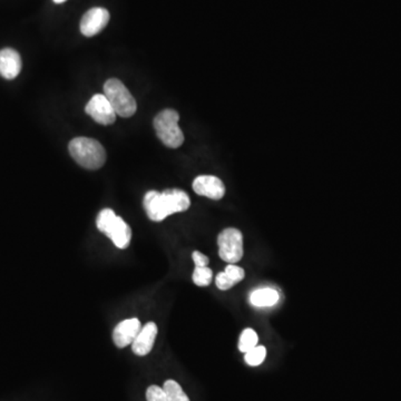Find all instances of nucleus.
I'll list each match as a JSON object with an SVG mask.
<instances>
[{
    "mask_svg": "<svg viewBox=\"0 0 401 401\" xmlns=\"http://www.w3.org/2000/svg\"><path fill=\"white\" fill-rule=\"evenodd\" d=\"M163 197L164 205H165L166 212L169 215L190 209L191 199L186 192L180 188H169L165 191L160 192Z\"/></svg>",
    "mask_w": 401,
    "mask_h": 401,
    "instance_id": "nucleus-11",
    "label": "nucleus"
},
{
    "mask_svg": "<svg viewBox=\"0 0 401 401\" xmlns=\"http://www.w3.org/2000/svg\"><path fill=\"white\" fill-rule=\"evenodd\" d=\"M54 3H63L66 1V0H53Z\"/></svg>",
    "mask_w": 401,
    "mask_h": 401,
    "instance_id": "nucleus-22",
    "label": "nucleus"
},
{
    "mask_svg": "<svg viewBox=\"0 0 401 401\" xmlns=\"http://www.w3.org/2000/svg\"><path fill=\"white\" fill-rule=\"evenodd\" d=\"M104 95L119 116L128 119L136 113L137 104L135 98L126 89V86L117 78H111L104 84Z\"/></svg>",
    "mask_w": 401,
    "mask_h": 401,
    "instance_id": "nucleus-4",
    "label": "nucleus"
},
{
    "mask_svg": "<svg viewBox=\"0 0 401 401\" xmlns=\"http://www.w3.org/2000/svg\"><path fill=\"white\" fill-rule=\"evenodd\" d=\"M142 326L139 319L132 318L119 322L113 331V341L117 348H125L135 340L141 331Z\"/></svg>",
    "mask_w": 401,
    "mask_h": 401,
    "instance_id": "nucleus-9",
    "label": "nucleus"
},
{
    "mask_svg": "<svg viewBox=\"0 0 401 401\" xmlns=\"http://www.w3.org/2000/svg\"><path fill=\"white\" fill-rule=\"evenodd\" d=\"M146 400L147 401H169L166 397L165 391L163 387L160 388L158 386L153 385L147 388L146 391Z\"/></svg>",
    "mask_w": 401,
    "mask_h": 401,
    "instance_id": "nucleus-20",
    "label": "nucleus"
},
{
    "mask_svg": "<svg viewBox=\"0 0 401 401\" xmlns=\"http://www.w3.org/2000/svg\"><path fill=\"white\" fill-rule=\"evenodd\" d=\"M163 389L169 401H190L188 395L183 391L182 387L174 380H166L164 382Z\"/></svg>",
    "mask_w": 401,
    "mask_h": 401,
    "instance_id": "nucleus-16",
    "label": "nucleus"
},
{
    "mask_svg": "<svg viewBox=\"0 0 401 401\" xmlns=\"http://www.w3.org/2000/svg\"><path fill=\"white\" fill-rule=\"evenodd\" d=\"M145 212L149 219L154 222H160L165 220L169 214L166 212L162 193L158 191H149L145 194L144 201Z\"/></svg>",
    "mask_w": 401,
    "mask_h": 401,
    "instance_id": "nucleus-13",
    "label": "nucleus"
},
{
    "mask_svg": "<svg viewBox=\"0 0 401 401\" xmlns=\"http://www.w3.org/2000/svg\"><path fill=\"white\" fill-rule=\"evenodd\" d=\"M245 277V272L241 266L229 264L225 271L220 272L215 278V285L220 290H230Z\"/></svg>",
    "mask_w": 401,
    "mask_h": 401,
    "instance_id": "nucleus-14",
    "label": "nucleus"
},
{
    "mask_svg": "<svg viewBox=\"0 0 401 401\" xmlns=\"http://www.w3.org/2000/svg\"><path fill=\"white\" fill-rule=\"evenodd\" d=\"M22 59L18 52L11 48L0 50V75L6 80H14L22 70Z\"/></svg>",
    "mask_w": 401,
    "mask_h": 401,
    "instance_id": "nucleus-12",
    "label": "nucleus"
},
{
    "mask_svg": "<svg viewBox=\"0 0 401 401\" xmlns=\"http://www.w3.org/2000/svg\"><path fill=\"white\" fill-rule=\"evenodd\" d=\"M70 156L84 169H98L106 162L105 149L100 142L89 137H76L68 145Z\"/></svg>",
    "mask_w": 401,
    "mask_h": 401,
    "instance_id": "nucleus-1",
    "label": "nucleus"
},
{
    "mask_svg": "<svg viewBox=\"0 0 401 401\" xmlns=\"http://www.w3.org/2000/svg\"><path fill=\"white\" fill-rule=\"evenodd\" d=\"M85 112L100 125H111L116 121V112L114 111L105 95L96 94L91 97L86 105Z\"/></svg>",
    "mask_w": 401,
    "mask_h": 401,
    "instance_id": "nucleus-6",
    "label": "nucleus"
},
{
    "mask_svg": "<svg viewBox=\"0 0 401 401\" xmlns=\"http://www.w3.org/2000/svg\"><path fill=\"white\" fill-rule=\"evenodd\" d=\"M257 341H259V337H257V332L251 328H248L241 333L240 340H239V350L246 354L251 349L257 346Z\"/></svg>",
    "mask_w": 401,
    "mask_h": 401,
    "instance_id": "nucleus-17",
    "label": "nucleus"
},
{
    "mask_svg": "<svg viewBox=\"0 0 401 401\" xmlns=\"http://www.w3.org/2000/svg\"><path fill=\"white\" fill-rule=\"evenodd\" d=\"M96 225L100 232L111 239L119 249H126L130 243L132 230L130 225L117 216L112 209H104L97 216Z\"/></svg>",
    "mask_w": 401,
    "mask_h": 401,
    "instance_id": "nucleus-2",
    "label": "nucleus"
},
{
    "mask_svg": "<svg viewBox=\"0 0 401 401\" xmlns=\"http://www.w3.org/2000/svg\"><path fill=\"white\" fill-rule=\"evenodd\" d=\"M179 113L167 108L158 113L153 122L158 139L169 149H177L184 143V134L179 126Z\"/></svg>",
    "mask_w": 401,
    "mask_h": 401,
    "instance_id": "nucleus-3",
    "label": "nucleus"
},
{
    "mask_svg": "<svg viewBox=\"0 0 401 401\" xmlns=\"http://www.w3.org/2000/svg\"><path fill=\"white\" fill-rule=\"evenodd\" d=\"M193 190L197 195L211 199H221L225 197V186L219 177L213 175H199L193 181Z\"/></svg>",
    "mask_w": 401,
    "mask_h": 401,
    "instance_id": "nucleus-8",
    "label": "nucleus"
},
{
    "mask_svg": "<svg viewBox=\"0 0 401 401\" xmlns=\"http://www.w3.org/2000/svg\"><path fill=\"white\" fill-rule=\"evenodd\" d=\"M192 257H193L195 266H208L209 263H210L209 257H206V255H203V253H201L199 251H194L193 255H192Z\"/></svg>",
    "mask_w": 401,
    "mask_h": 401,
    "instance_id": "nucleus-21",
    "label": "nucleus"
},
{
    "mask_svg": "<svg viewBox=\"0 0 401 401\" xmlns=\"http://www.w3.org/2000/svg\"><path fill=\"white\" fill-rule=\"evenodd\" d=\"M158 326L154 322H149L142 328L135 340L132 343V350L136 356L144 357L152 351L153 346L158 337Z\"/></svg>",
    "mask_w": 401,
    "mask_h": 401,
    "instance_id": "nucleus-10",
    "label": "nucleus"
},
{
    "mask_svg": "<svg viewBox=\"0 0 401 401\" xmlns=\"http://www.w3.org/2000/svg\"><path fill=\"white\" fill-rule=\"evenodd\" d=\"M219 255L229 264H236L243 257V236L234 227L222 231L218 236Z\"/></svg>",
    "mask_w": 401,
    "mask_h": 401,
    "instance_id": "nucleus-5",
    "label": "nucleus"
},
{
    "mask_svg": "<svg viewBox=\"0 0 401 401\" xmlns=\"http://www.w3.org/2000/svg\"><path fill=\"white\" fill-rule=\"evenodd\" d=\"M266 347L257 346L251 349L250 351L246 352L244 360H245V363L251 365V367H257V365H260L261 363L266 360Z\"/></svg>",
    "mask_w": 401,
    "mask_h": 401,
    "instance_id": "nucleus-19",
    "label": "nucleus"
},
{
    "mask_svg": "<svg viewBox=\"0 0 401 401\" xmlns=\"http://www.w3.org/2000/svg\"><path fill=\"white\" fill-rule=\"evenodd\" d=\"M109 22V13L107 9L95 7L89 9L80 22V31L84 36L93 37L100 33Z\"/></svg>",
    "mask_w": 401,
    "mask_h": 401,
    "instance_id": "nucleus-7",
    "label": "nucleus"
},
{
    "mask_svg": "<svg viewBox=\"0 0 401 401\" xmlns=\"http://www.w3.org/2000/svg\"><path fill=\"white\" fill-rule=\"evenodd\" d=\"M252 305L257 307H271L279 301V294L273 289H260L251 294Z\"/></svg>",
    "mask_w": 401,
    "mask_h": 401,
    "instance_id": "nucleus-15",
    "label": "nucleus"
},
{
    "mask_svg": "<svg viewBox=\"0 0 401 401\" xmlns=\"http://www.w3.org/2000/svg\"><path fill=\"white\" fill-rule=\"evenodd\" d=\"M192 279L197 287H208L213 279V272L208 266H195Z\"/></svg>",
    "mask_w": 401,
    "mask_h": 401,
    "instance_id": "nucleus-18",
    "label": "nucleus"
}]
</instances>
